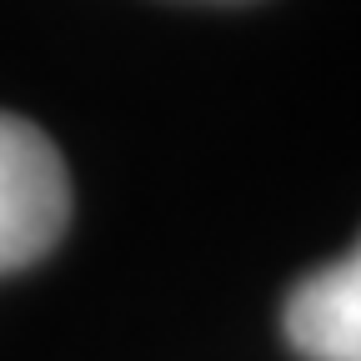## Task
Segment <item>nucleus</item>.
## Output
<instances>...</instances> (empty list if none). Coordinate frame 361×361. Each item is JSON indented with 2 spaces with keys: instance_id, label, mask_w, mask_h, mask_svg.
Segmentation results:
<instances>
[{
  "instance_id": "nucleus-2",
  "label": "nucleus",
  "mask_w": 361,
  "mask_h": 361,
  "mask_svg": "<svg viewBox=\"0 0 361 361\" xmlns=\"http://www.w3.org/2000/svg\"><path fill=\"white\" fill-rule=\"evenodd\" d=\"M286 341L306 361H361V261H341L301 276L286 296Z\"/></svg>"
},
{
  "instance_id": "nucleus-1",
  "label": "nucleus",
  "mask_w": 361,
  "mask_h": 361,
  "mask_svg": "<svg viewBox=\"0 0 361 361\" xmlns=\"http://www.w3.org/2000/svg\"><path fill=\"white\" fill-rule=\"evenodd\" d=\"M71 221V176L51 135L0 111V276L51 256Z\"/></svg>"
}]
</instances>
